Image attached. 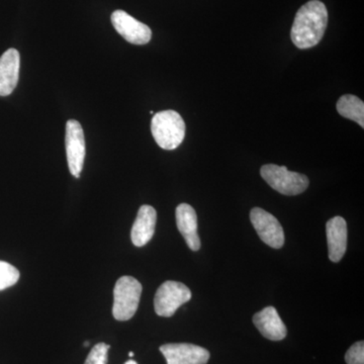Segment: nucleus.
<instances>
[{
	"label": "nucleus",
	"instance_id": "obj_14",
	"mask_svg": "<svg viewBox=\"0 0 364 364\" xmlns=\"http://www.w3.org/2000/svg\"><path fill=\"white\" fill-rule=\"evenodd\" d=\"M328 250L332 262H339L347 248V224L342 217H334L326 225Z\"/></svg>",
	"mask_w": 364,
	"mask_h": 364
},
{
	"label": "nucleus",
	"instance_id": "obj_21",
	"mask_svg": "<svg viewBox=\"0 0 364 364\" xmlns=\"http://www.w3.org/2000/svg\"><path fill=\"white\" fill-rule=\"evenodd\" d=\"M88 345H90V342L86 341V342H85V347H87V346H88Z\"/></svg>",
	"mask_w": 364,
	"mask_h": 364
},
{
	"label": "nucleus",
	"instance_id": "obj_20",
	"mask_svg": "<svg viewBox=\"0 0 364 364\" xmlns=\"http://www.w3.org/2000/svg\"><path fill=\"white\" fill-rule=\"evenodd\" d=\"M134 355H135V354H134V352H130V353H129V356H130V358H134Z\"/></svg>",
	"mask_w": 364,
	"mask_h": 364
},
{
	"label": "nucleus",
	"instance_id": "obj_2",
	"mask_svg": "<svg viewBox=\"0 0 364 364\" xmlns=\"http://www.w3.org/2000/svg\"><path fill=\"white\" fill-rule=\"evenodd\" d=\"M151 132L159 147L164 150H174L183 142L186 123L176 111L159 112L153 117Z\"/></svg>",
	"mask_w": 364,
	"mask_h": 364
},
{
	"label": "nucleus",
	"instance_id": "obj_8",
	"mask_svg": "<svg viewBox=\"0 0 364 364\" xmlns=\"http://www.w3.org/2000/svg\"><path fill=\"white\" fill-rule=\"evenodd\" d=\"M112 23L117 32L131 44L146 45L152 38V31L149 26L136 21L126 11H114L112 14Z\"/></svg>",
	"mask_w": 364,
	"mask_h": 364
},
{
	"label": "nucleus",
	"instance_id": "obj_11",
	"mask_svg": "<svg viewBox=\"0 0 364 364\" xmlns=\"http://www.w3.org/2000/svg\"><path fill=\"white\" fill-rule=\"evenodd\" d=\"M253 323L265 338L272 341H280L286 338V325L282 322L274 306H267L260 312L256 313L253 317Z\"/></svg>",
	"mask_w": 364,
	"mask_h": 364
},
{
	"label": "nucleus",
	"instance_id": "obj_4",
	"mask_svg": "<svg viewBox=\"0 0 364 364\" xmlns=\"http://www.w3.org/2000/svg\"><path fill=\"white\" fill-rule=\"evenodd\" d=\"M260 173L272 188L284 196L301 195L310 184L308 177L289 171L286 166L267 164L261 167Z\"/></svg>",
	"mask_w": 364,
	"mask_h": 364
},
{
	"label": "nucleus",
	"instance_id": "obj_10",
	"mask_svg": "<svg viewBox=\"0 0 364 364\" xmlns=\"http://www.w3.org/2000/svg\"><path fill=\"white\" fill-rule=\"evenodd\" d=\"M21 56L18 50L9 49L0 57V97L11 95L20 77Z\"/></svg>",
	"mask_w": 364,
	"mask_h": 364
},
{
	"label": "nucleus",
	"instance_id": "obj_12",
	"mask_svg": "<svg viewBox=\"0 0 364 364\" xmlns=\"http://www.w3.org/2000/svg\"><path fill=\"white\" fill-rule=\"evenodd\" d=\"M157 213L151 205H144L139 208L138 215L133 228H132L131 239L136 247H143L149 243L155 233L156 228Z\"/></svg>",
	"mask_w": 364,
	"mask_h": 364
},
{
	"label": "nucleus",
	"instance_id": "obj_17",
	"mask_svg": "<svg viewBox=\"0 0 364 364\" xmlns=\"http://www.w3.org/2000/svg\"><path fill=\"white\" fill-rule=\"evenodd\" d=\"M109 348L111 346L104 342L95 345L86 358L85 364H107Z\"/></svg>",
	"mask_w": 364,
	"mask_h": 364
},
{
	"label": "nucleus",
	"instance_id": "obj_15",
	"mask_svg": "<svg viewBox=\"0 0 364 364\" xmlns=\"http://www.w3.org/2000/svg\"><path fill=\"white\" fill-rule=\"evenodd\" d=\"M337 111L340 116L351 119L364 128V104L360 98L352 95H343L337 102Z\"/></svg>",
	"mask_w": 364,
	"mask_h": 364
},
{
	"label": "nucleus",
	"instance_id": "obj_19",
	"mask_svg": "<svg viewBox=\"0 0 364 364\" xmlns=\"http://www.w3.org/2000/svg\"><path fill=\"white\" fill-rule=\"evenodd\" d=\"M124 364H138L136 363L135 360H133V359H130V360L127 361Z\"/></svg>",
	"mask_w": 364,
	"mask_h": 364
},
{
	"label": "nucleus",
	"instance_id": "obj_3",
	"mask_svg": "<svg viewBox=\"0 0 364 364\" xmlns=\"http://www.w3.org/2000/svg\"><path fill=\"white\" fill-rule=\"evenodd\" d=\"M142 284L135 277H122L114 289L112 315L117 321H128L135 316L142 294Z\"/></svg>",
	"mask_w": 364,
	"mask_h": 364
},
{
	"label": "nucleus",
	"instance_id": "obj_5",
	"mask_svg": "<svg viewBox=\"0 0 364 364\" xmlns=\"http://www.w3.org/2000/svg\"><path fill=\"white\" fill-rule=\"evenodd\" d=\"M191 299V291L181 282H163L157 289L154 299V309L160 317H172L178 308Z\"/></svg>",
	"mask_w": 364,
	"mask_h": 364
},
{
	"label": "nucleus",
	"instance_id": "obj_18",
	"mask_svg": "<svg viewBox=\"0 0 364 364\" xmlns=\"http://www.w3.org/2000/svg\"><path fill=\"white\" fill-rule=\"evenodd\" d=\"M347 364H364V342L358 341L352 345L345 355Z\"/></svg>",
	"mask_w": 364,
	"mask_h": 364
},
{
	"label": "nucleus",
	"instance_id": "obj_13",
	"mask_svg": "<svg viewBox=\"0 0 364 364\" xmlns=\"http://www.w3.org/2000/svg\"><path fill=\"white\" fill-rule=\"evenodd\" d=\"M176 224L179 232L193 251L200 249V240L198 234V215L195 208L188 203H181L176 208Z\"/></svg>",
	"mask_w": 364,
	"mask_h": 364
},
{
	"label": "nucleus",
	"instance_id": "obj_7",
	"mask_svg": "<svg viewBox=\"0 0 364 364\" xmlns=\"http://www.w3.org/2000/svg\"><path fill=\"white\" fill-rule=\"evenodd\" d=\"M250 220L261 240L274 249H280L284 244V232L277 218L260 208H254L250 212Z\"/></svg>",
	"mask_w": 364,
	"mask_h": 364
},
{
	"label": "nucleus",
	"instance_id": "obj_16",
	"mask_svg": "<svg viewBox=\"0 0 364 364\" xmlns=\"http://www.w3.org/2000/svg\"><path fill=\"white\" fill-rule=\"evenodd\" d=\"M20 279V272L13 265L0 260V291L14 286Z\"/></svg>",
	"mask_w": 364,
	"mask_h": 364
},
{
	"label": "nucleus",
	"instance_id": "obj_9",
	"mask_svg": "<svg viewBox=\"0 0 364 364\" xmlns=\"http://www.w3.org/2000/svg\"><path fill=\"white\" fill-rule=\"evenodd\" d=\"M160 351L167 364H207L210 359V352L195 344H165L160 347Z\"/></svg>",
	"mask_w": 364,
	"mask_h": 364
},
{
	"label": "nucleus",
	"instance_id": "obj_6",
	"mask_svg": "<svg viewBox=\"0 0 364 364\" xmlns=\"http://www.w3.org/2000/svg\"><path fill=\"white\" fill-rule=\"evenodd\" d=\"M66 155L70 173L76 178L80 177L85 159V132L76 119H69L66 124Z\"/></svg>",
	"mask_w": 364,
	"mask_h": 364
},
{
	"label": "nucleus",
	"instance_id": "obj_1",
	"mask_svg": "<svg viewBox=\"0 0 364 364\" xmlns=\"http://www.w3.org/2000/svg\"><path fill=\"white\" fill-rule=\"evenodd\" d=\"M328 25V11L320 0H311L299 9L294 18L291 37L299 49L315 47L324 37Z\"/></svg>",
	"mask_w": 364,
	"mask_h": 364
}]
</instances>
